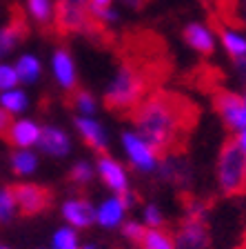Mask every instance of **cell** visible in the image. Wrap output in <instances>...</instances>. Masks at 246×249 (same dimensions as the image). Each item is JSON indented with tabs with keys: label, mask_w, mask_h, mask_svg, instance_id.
Wrapping results in <instances>:
<instances>
[{
	"label": "cell",
	"mask_w": 246,
	"mask_h": 249,
	"mask_svg": "<svg viewBox=\"0 0 246 249\" xmlns=\"http://www.w3.org/2000/svg\"><path fill=\"white\" fill-rule=\"evenodd\" d=\"M131 118L138 134L153 147L155 154L169 156L184 149L197 118V109L182 96L155 91L133 109Z\"/></svg>",
	"instance_id": "obj_1"
},
{
	"label": "cell",
	"mask_w": 246,
	"mask_h": 249,
	"mask_svg": "<svg viewBox=\"0 0 246 249\" xmlns=\"http://www.w3.org/2000/svg\"><path fill=\"white\" fill-rule=\"evenodd\" d=\"M149 85H151V78L147 69L140 67V65L124 62L122 67L118 69V73L113 76L111 85L107 87L104 103H107V107L111 111H118V114L133 111L144 100L147 91H149Z\"/></svg>",
	"instance_id": "obj_2"
},
{
	"label": "cell",
	"mask_w": 246,
	"mask_h": 249,
	"mask_svg": "<svg viewBox=\"0 0 246 249\" xmlns=\"http://www.w3.org/2000/svg\"><path fill=\"white\" fill-rule=\"evenodd\" d=\"M217 182L226 196L246 194V154L237 140H226L217 158Z\"/></svg>",
	"instance_id": "obj_3"
},
{
	"label": "cell",
	"mask_w": 246,
	"mask_h": 249,
	"mask_svg": "<svg viewBox=\"0 0 246 249\" xmlns=\"http://www.w3.org/2000/svg\"><path fill=\"white\" fill-rule=\"evenodd\" d=\"M53 18L60 31H89L93 20L89 0H58Z\"/></svg>",
	"instance_id": "obj_4"
},
{
	"label": "cell",
	"mask_w": 246,
	"mask_h": 249,
	"mask_svg": "<svg viewBox=\"0 0 246 249\" xmlns=\"http://www.w3.org/2000/svg\"><path fill=\"white\" fill-rule=\"evenodd\" d=\"M16 205L25 216H38L47 212L51 205V192L36 182H20V185H11Z\"/></svg>",
	"instance_id": "obj_5"
},
{
	"label": "cell",
	"mask_w": 246,
	"mask_h": 249,
	"mask_svg": "<svg viewBox=\"0 0 246 249\" xmlns=\"http://www.w3.org/2000/svg\"><path fill=\"white\" fill-rule=\"evenodd\" d=\"M213 105H215L217 114L222 116V120H224L229 129H246V105L242 100V96L231 91H217L213 96Z\"/></svg>",
	"instance_id": "obj_6"
},
{
	"label": "cell",
	"mask_w": 246,
	"mask_h": 249,
	"mask_svg": "<svg viewBox=\"0 0 246 249\" xmlns=\"http://www.w3.org/2000/svg\"><path fill=\"white\" fill-rule=\"evenodd\" d=\"M122 145H124V151H127L131 165L138 171H153L155 169V165H158V154H155V149L140 134H133V131L122 134Z\"/></svg>",
	"instance_id": "obj_7"
},
{
	"label": "cell",
	"mask_w": 246,
	"mask_h": 249,
	"mask_svg": "<svg viewBox=\"0 0 246 249\" xmlns=\"http://www.w3.org/2000/svg\"><path fill=\"white\" fill-rule=\"evenodd\" d=\"M175 249H209V231L202 218H186L175 236Z\"/></svg>",
	"instance_id": "obj_8"
},
{
	"label": "cell",
	"mask_w": 246,
	"mask_h": 249,
	"mask_svg": "<svg viewBox=\"0 0 246 249\" xmlns=\"http://www.w3.org/2000/svg\"><path fill=\"white\" fill-rule=\"evenodd\" d=\"M40 134H42V127L33 120H14L9 124V129H7L5 138L9 140L14 147L18 149H29L31 145H38V140H40Z\"/></svg>",
	"instance_id": "obj_9"
},
{
	"label": "cell",
	"mask_w": 246,
	"mask_h": 249,
	"mask_svg": "<svg viewBox=\"0 0 246 249\" xmlns=\"http://www.w3.org/2000/svg\"><path fill=\"white\" fill-rule=\"evenodd\" d=\"M182 38H184V42L191 49H195V52L202 53V56H211V53L215 52V36H213V31L206 25H202V22H191V25H186L184 31H182Z\"/></svg>",
	"instance_id": "obj_10"
},
{
	"label": "cell",
	"mask_w": 246,
	"mask_h": 249,
	"mask_svg": "<svg viewBox=\"0 0 246 249\" xmlns=\"http://www.w3.org/2000/svg\"><path fill=\"white\" fill-rule=\"evenodd\" d=\"M51 69L56 76L58 85L67 91H73L78 85V76H76V62H73L71 53L67 49H56L51 58Z\"/></svg>",
	"instance_id": "obj_11"
},
{
	"label": "cell",
	"mask_w": 246,
	"mask_h": 249,
	"mask_svg": "<svg viewBox=\"0 0 246 249\" xmlns=\"http://www.w3.org/2000/svg\"><path fill=\"white\" fill-rule=\"evenodd\" d=\"M98 174H100L104 185L115 194L127 192V171L118 160H113L109 156H100L98 158Z\"/></svg>",
	"instance_id": "obj_12"
},
{
	"label": "cell",
	"mask_w": 246,
	"mask_h": 249,
	"mask_svg": "<svg viewBox=\"0 0 246 249\" xmlns=\"http://www.w3.org/2000/svg\"><path fill=\"white\" fill-rule=\"evenodd\" d=\"M76 129H78V134L82 136L84 145L91 147L93 151L102 154V151L107 149V134H104L102 124L98 123L96 118H91V116H78Z\"/></svg>",
	"instance_id": "obj_13"
},
{
	"label": "cell",
	"mask_w": 246,
	"mask_h": 249,
	"mask_svg": "<svg viewBox=\"0 0 246 249\" xmlns=\"http://www.w3.org/2000/svg\"><path fill=\"white\" fill-rule=\"evenodd\" d=\"M96 212L98 209H93L91 202L84 200V198H73V200H67L62 205L65 218L71 223V227H78V229H84L96 223Z\"/></svg>",
	"instance_id": "obj_14"
},
{
	"label": "cell",
	"mask_w": 246,
	"mask_h": 249,
	"mask_svg": "<svg viewBox=\"0 0 246 249\" xmlns=\"http://www.w3.org/2000/svg\"><path fill=\"white\" fill-rule=\"evenodd\" d=\"M38 147H40L45 154L53 156V158H62V156L69 154L71 142H69V136L62 129H58V127H42Z\"/></svg>",
	"instance_id": "obj_15"
},
{
	"label": "cell",
	"mask_w": 246,
	"mask_h": 249,
	"mask_svg": "<svg viewBox=\"0 0 246 249\" xmlns=\"http://www.w3.org/2000/svg\"><path fill=\"white\" fill-rule=\"evenodd\" d=\"M25 34H27V27L22 22L20 14H18V20L9 22L7 27L0 29V58H5L7 53L14 52V47L25 38Z\"/></svg>",
	"instance_id": "obj_16"
},
{
	"label": "cell",
	"mask_w": 246,
	"mask_h": 249,
	"mask_svg": "<svg viewBox=\"0 0 246 249\" xmlns=\"http://www.w3.org/2000/svg\"><path fill=\"white\" fill-rule=\"evenodd\" d=\"M122 216H124V205L120 202V198H109V200H104L96 212V220L102 225V227H118Z\"/></svg>",
	"instance_id": "obj_17"
},
{
	"label": "cell",
	"mask_w": 246,
	"mask_h": 249,
	"mask_svg": "<svg viewBox=\"0 0 246 249\" xmlns=\"http://www.w3.org/2000/svg\"><path fill=\"white\" fill-rule=\"evenodd\" d=\"M220 38H222V45H224L226 53H229L233 60H242V58H246V38L242 36L240 31L229 29V27H222Z\"/></svg>",
	"instance_id": "obj_18"
},
{
	"label": "cell",
	"mask_w": 246,
	"mask_h": 249,
	"mask_svg": "<svg viewBox=\"0 0 246 249\" xmlns=\"http://www.w3.org/2000/svg\"><path fill=\"white\" fill-rule=\"evenodd\" d=\"M14 67H16V73H18V80L25 85L36 83L38 78H40V71H42L40 60H38L36 56H31V53H22Z\"/></svg>",
	"instance_id": "obj_19"
},
{
	"label": "cell",
	"mask_w": 246,
	"mask_h": 249,
	"mask_svg": "<svg viewBox=\"0 0 246 249\" xmlns=\"http://www.w3.org/2000/svg\"><path fill=\"white\" fill-rule=\"evenodd\" d=\"M11 169L16 176H29L38 169V156L29 149H18L11 154Z\"/></svg>",
	"instance_id": "obj_20"
},
{
	"label": "cell",
	"mask_w": 246,
	"mask_h": 249,
	"mask_svg": "<svg viewBox=\"0 0 246 249\" xmlns=\"http://www.w3.org/2000/svg\"><path fill=\"white\" fill-rule=\"evenodd\" d=\"M0 107L5 109L7 114H22L29 107V98L22 89H9V91L0 93Z\"/></svg>",
	"instance_id": "obj_21"
},
{
	"label": "cell",
	"mask_w": 246,
	"mask_h": 249,
	"mask_svg": "<svg viewBox=\"0 0 246 249\" xmlns=\"http://www.w3.org/2000/svg\"><path fill=\"white\" fill-rule=\"evenodd\" d=\"M140 247L142 249H175V240L164 229H147Z\"/></svg>",
	"instance_id": "obj_22"
},
{
	"label": "cell",
	"mask_w": 246,
	"mask_h": 249,
	"mask_svg": "<svg viewBox=\"0 0 246 249\" xmlns=\"http://www.w3.org/2000/svg\"><path fill=\"white\" fill-rule=\"evenodd\" d=\"M27 9H29V16L38 25L45 27L51 22V16H53L51 0H27Z\"/></svg>",
	"instance_id": "obj_23"
},
{
	"label": "cell",
	"mask_w": 246,
	"mask_h": 249,
	"mask_svg": "<svg viewBox=\"0 0 246 249\" xmlns=\"http://www.w3.org/2000/svg\"><path fill=\"white\" fill-rule=\"evenodd\" d=\"M16 207H18V205H16L11 187H2V189H0V225L9 223L11 218H14Z\"/></svg>",
	"instance_id": "obj_24"
},
{
	"label": "cell",
	"mask_w": 246,
	"mask_h": 249,
	"mask_svg": "<svg viewBox=\"0 0 246 249\" xmlns=\"http://www.w3.org/2000/svg\"><path fill=\"white\" fill-rule=\"evenodd\" d=\"M73 107L82 116H93V111H96V98L89 91H84V89H78V91H73Z\"/></svg>",
	"instance_id": "obj_25"
},
{
	"label": "cell",
	"mask_w": 246,
	"mask_h": 249,
	"mask_svg": "<svg viewBox=\"0 0 246 249\" xmlns=\"http://www.w3.org/2000/svg\"><path fill=\"white\" fill-rule=\"evenodd\" d=\"M53 249H80L78 247V236L73 229L62 227L53 236Z\"/></svg>",
	"instance_id": "obj_26"
},
{
	"label": "cell",
	"mask_w": 246,
	"mask_h": 249,
	"mask_svg": "<svg viewBox=\"0 0 246 249\" xmlns=\"http://www.w3.org/2000/svg\"><path fill=\"white\" fill-rule=\"evenodd\" d=\"M18 83H20V80H18V73H16L14 65H5V62H0V91L16 89V85Z\"/></svg>",
	"instance_id": "obj_27"
},
{
	"label": "cell",
	"mask_w": 246,
	"mask_h": 249,
	"mask_svg": "<svg viewBox=\"0 0 246 249\" xmlns=\"http://www.w3.org/2000/svg\"><path fill=\"white\" fill-rule=\"evenodd\" d=\"M91 176H93V169L89 162H76L71 174H69V178H71L73 182H78V185H87V182L91 180Z\"/></svg>",
	"instance_id": "obj_28"
},
{
	"label": "cell",
	"mask_w": 246,
	"mask_h": 249,
	"mask_svg": "<svg viewBox=\"0 0 246 249\" xmlns=\"http://www.w3.org/2000/svg\"><path fill=\"white\" fill-rule=\"evenodd\" d=\"M144 220H147L149 229H160L164 223V216L155 205H147V207H144Z\"/></svg>",
	"instance_id": "obj_29"
},
{
	"label": "cell",
	"mask_w": 246,
	"mask_h": 249,
	"mask_svg": "<svg viewBox=\"0 0 246 249\" xmlns=\"http://www.w3.org/2000/svg\"><path fill=\"white\" fill-rule=\"evenodd\" d=\"M122 233L127 236L129 240H133V243H142V238H144V233H147V227H142L140 223H127L122 227Z\"/></svg>",
	"instance_id": "obj_30"
},
{
	"label": "cell",
	"mask_w": 246,
	"mask_h": 249,
	"mask_svg": "<svg viewBox=\"0 0 246 249\" xmlns=\"http://www.w3.org/2000/svg\"><path fill=\"white\" fill-rule=\"evenodd\" d=\"M11 123H14V120H11V114H7L5 109L0 107V136L7 134V129H9Z\"/></svg>",
	"instance_id": "obj_31"
},
{
	"label": "cell",
	"mask_w": 246,
	"mask_h": 249,
	"mask_svg": "<svg viewBox=\"0 0 246 249\" xmlns=\"http://www.w3.org/2000/svg\"><path fill=\"white\" fill-rule=\"evenodd\" d=\"M237 16H240L242 25H246V0H237Z\"/></svg>",
	"instance_id": "obj_32"
},
{
	"label": "cell",
	"mask_w": 246,
	"mask_h": 249,
	"mask_svg": "<svg viewBox=\"0 0 246 249\" xmlns=\"http://www.w3.org/2000/svg\"><path fill=\"white\" fill-rule=\"evenodd\" d=\"M89 5H91V9H107V7H111V0H89Z\"/></svg>",
	"instance_id": "obj_33"
},
{
	"label": "cell",
	"mask_w": 246,
	"mask_h": 249,
	"mask_svg": "<svg viewBox=\"0 0 246 249\" xmlns=\"http://www.w3.org/2000/svg\"><path fill=\"white\" fill-rule=\"evenodd\" d=\"M235 140H237V145H240L242 149H244V154H246V129H242L240 134H237Z\"/></svg>",
	"instance_id": "obj_34"
},
{
	"label": "cell",
	"mask_w": 246,
	"mask_h": 249,
	"mask_svg": "<svg viewBox=\"0 0 246 249\" xmlns=\"http://www.w3.org/2000/svg\"><path fill=\"white\" fill-rule=\"evenodd\" d=\"M144 2H147V0H124V5L133 7V9H140V7H142Z\"/></svg>",
	"instance_id": "obj_35"
},
{
	"label": "cell",
	"mask_w": 246,
	"mask_h": 249,
	"mask_svg": "<svg viewBox=\"0 0 246 249\" xmlns=\"http://www.w3.org/2000/svg\"><path fill=\"white\" fill-rule=\"evenodd\" d=\"M82 249H96V247H93V245H87V247H82Z\"/></svg>",
	"instance_id": "obj_36"
},
{
	"label": "cell",
	"mask_w": 246,
	"mask_h": 249,
	"mask_svg": "<svg viewBox=\"0 0 246 249\" xmlns=\"http://www.w3.org/2000/svg\"><path fill=\"white\" fill-rule=\"evenodd\" d=\"M240 249H246V238H244V245H242V247Z\"/></svg>",
	"instance_id": "obj_37"
},
{
	"label": "cell",
	"mask_w": 246,
	"mask_h": 249,
	"mask_svg": "<svg viewBox=\"0 0 246 249\" xmlns=\"http://www.w3.org/2000/svg\"><path fill=\"white\" fill-rule=\"evenodd\" d=\"M242 100H244V105H246V93H244V96H242Z\"/></svg>",
	"instance_id": "obj_38"
},
{
	"label": "cell",
	"mask_w": 246,
	"mask_h": 249,
	"mask_svg": "<svg viewBox=\"0 0 246 249\" xmlns=\"http://www.w3.org/2000/svg\"><path fill=\"white\" fill-rule=\"evenodd\" d=\"M0 249H9V247H5V245H0Z\"/></svg>",
	"instance_id": "obj_39"
}]
</instances>
